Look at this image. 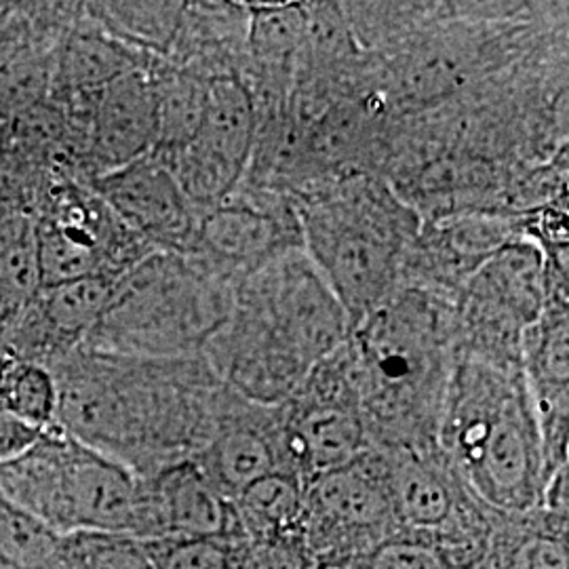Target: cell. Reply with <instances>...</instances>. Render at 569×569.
I'll return each instance as SVG.
<instances>
[{
	"label": "cell",
	"instance_id": "8992f818",
	"mask_svg": "<svg viewBox=\"0 0 569 569\" xmlns=\"http://www.w3.org/2000/svg\"><path fill=\"white\" fill-rule=\"evenodd\" d=\"M305 253L350 329L403 283L420 216L380 176H352L296 199Z\"/></svg>",
	"mask_w": 569,
	"mask_h": 569
},
{
	"label": "cell",
	"instance_id": "6da1fadb",
	"mask_svg": "<svg viewBox=\"0 0 569 569\" xmlns=\"http://www.w3.org/2000/svg\"><path fill=\"white\" fill-rule=\"evenodd\" d=\"M361 53V100L420 119L510 68L569 44L568 2H342Z\"/></svg>",
	"mask_w": 569,
	"mask_h": 569
},
{
	"label": "cell",
	"instance_id": "603a6c76",
	"mask_svg": "<svg viewBox=\"0 0 569 569\" xmlns=\"http://www.w3.org/2000/svg\"><path fill=\"white\" fill-rule=\"evenodd\" d=\"M247 61L243 82L256 110L289 102L306 37V2H247Z\"/></svg>",
	"mask_w": 569,
	"mask_h": 569
},
{
	"label": "cell",
	"instance_id": "7c38bea8",
	"mask_svg": "<svg viewBox=\"0 0 569 569\" xmlns=\"http://www.w3.org/2000/svg\"><path fill=\"white\" fill-rule=\"evenodd\" d=\"M302 531L312 561L367 557L399 538L385 451L367 448L345 467L308 481Z\"/></svg>",
	"mask_w": 569,
	"mask_h": 569
},
{
	"label": "cell",
	"instance_id": "836d02e7",
	"mask_svg": "<svg viewBox=\"0 0 569 569\" xmlns=\"http://www.w3.org/2000/svg\"><path fill=\"white\" fill-rule=\"evenodd\" d=\"M18 4L20 2H0V34L9 26V21L13 20V16L18 11Z\"/></svg>",
	"mask_w": 569,
	"mask_h": 569
},
{
	"label": "cell",
	"instance_id": "ba28073f",
	"mask_svg": "<svg viewBox=\"0 0 569 569\" xmlns=\"http://www.w3.org/2000/svg\"><path fill=\"white\" fill-rule=\"evenodd\" d=\"M0 493L56 536L133 533L138 475L51 425L0 465Z\"/></svg>",
	"mask_w": 569,
	"mask_h": 569
},
{
	"label": "cell",
	"instance_id": "d6a6232c",
	"mask_svg": "<svg viewBox=\"0 0 569 569\" xmlns=\"http://www.w3.org/2000/svg\"><path fill=\"white\" fill-rule=\"evenodd\" d=\"M41 432L39 428L28 427L16 418L0 413V465L30 448Z\"/></svg>",
	"mask_w": 569,
	"mask_h": 569
},
{
	"label": "cell",
	"instance_id": "3957f363",
	"mask_svg": "<svg viewBox=\"0 0 569 569\" xmlns=\"http://www.w3.org/2000/svg\"><path fill=\"white\" fill-rule=\"evenodd\" d=\"M348 336L345 308L300 249L234 289L232 310L203 357L237 395L281 406Z\"/></svg>",
	"mask_w": 569,
	"mask_h": 569
},
{
	"label": "cell",
	"instance_id": "7402d4cb",
	"mask_svg": "<svg viewBox=\"0 0 569 569\" xmlns=\"http://www.w3.org/2000/svg\"><path fill=\"white\" fill-rule=\"evenodd\" d=\"M150 66L131 70L103 89L87 131V182L133 163L154 150L159 138V112Z\"/></svg>",
	"mask_w": 569,
	"mask_h": 569
},
{
	"label": "cell",
	"instance_id": "4316f807",
	"mask_svg": "<svg viewBox=\"0 0 569 569\" xmlns=\"http://www.w3.org/2000/svg\"><path fill=\"white\" fill-rule=\"evenodd\" d=\"M0 413L39 430L56 425L58 387L51 369L2 350Z\"/></svg>",
	"mask_w": 569,
	"mask_h": 569
},
{
	"label": "cell",
	"instance_id": "f1b7e54d",
	"mask_svg": "<svg viewBox=\"0 0 569 569\" xmlns=\"http://www.w3.org/2000/svg\"><path fill=\"white\" fill-rule=\"evenodd\" d=\"M60 536L0 493V569H56Z\"/></svg>",
	"mask_w": 569,
	"mask_h": 569
},
{
	"label": "cell",
	"instance_id": "f546056e",
	"mask_svg": "<svg viewBox=\"0 0 569 569\" xmlns=\"http://www.w3.org/2000/svg\"><path fill=\"white\" fill-rule=\"evenodd\" d=\"M56 569H154L142 540L124 533L61 536Z\"/></svg>",
	"mask_w": 569,
	"mask_h": 569
},
{
	"label": "cell",
	"instance_id": "5b68a950",
	"mask_svg": "<svg viewBox=\"0 0 569 569\" xmlns=\"http://www.w3.org/2000/svg\"><path fill=\"white\" fill-rule=\"evenodd\" d=\"M437 448L468 493L500 515L538 509L552 479L519 367L456 357Z\"/></svg>",
	"mask_w": 569,
	"mask_h": 569
},
{
	"label": "cell",
	"instance_id": "d4e9b609",
	"mask_svg": "<svg viewBox=\"0 0 569 569\" xmlns=\"http://www.w3.org/2000/svg\"><path fill=\"white\" fill-rule=\"evenodd\" d=\"M232 507L249 547L305 533V483L289 472L253 481L232 500Z\"/></svg>",
	"mask_w": 569,
	"mask_h": 569
},
{
	"label": "cell",
	"instance_id": "ac0fdd59",
	"mask_svg": "<svg viewBox=\"0 0 569 569\" xmlns=\"http://www.w3.org/2000/svg\"><path fill=\"white\" fill-rule=\"evenodd\" d=\"M568 279H547V302L521 348V373L545 443L550 477L568 467Z\"/></svg>",
	"mask_w": 569,
	"mask_h": 569
},
{
	"label": "cell",
	"instance_id": "9a60e30c",
	"mask_svg": "<svg viewBox=\"0 0 569 569\" xmlns=\"http://www.w3.org/2000/svg\"><path fill=\"white\" fill-rule=\"evenodd\" d=\"M523 237V216L453 213L422 220L409 247L403 283L456 300L477 270Z\"/></svg>",
	"mask_w": 569,
	"mask_h": 569
},
{
	"label": "cell",
	"instance_id": "1f68e13d",
	"mask_svg": "<svg viewBox=\"0 0 569 569\" xmlns=\"http://www.w3.org/2000/svg\"><path fill=\"white\" fill-rule=\"evenodd\" d=\"M251 569H312L305 533L249 547Z\"/></svg>",
	"mask_w": 569,
	"mask_h": 569
},
{
	"label": "cell",
	"instance_id": "2e32d148",
	"mask_svg": "<svg viewBox=\"0 0 569 569\" xmlns=\"http://www.w3.org/2000/svg\"><path fill=\"white\" fill-rule=\"evenodd\" d=\"M91 188L152 251L190 253L203 213L157 154L106 173Z\"/></svg>",
	"mask_w": 569,
	"mask_h": 569
},
{
	"label": "cell",
	"instance_id": "44dd1931",
	"mask_svg": "<svg viewBox=\"0 0 569 569\" xmlns=\"http://www.w3.org/2000/svg\"><path fill=\"white\" fill-rule=\"evenodd\" d=\"M382 451L401 536L430 540L481 507L453 475L437 446Z\"/></svg>",
	"mask_w": 569,
	"mask_h": 569
},
{
	"label": "cell",
	"instance_id": "cb8c5ba5",
	"mask_svg": "<svg viewBox=\"0 0 569 569\" xmlns=\"http://www.w3.org/2000/svg\"><path fill=\"white\" fill-rule=\"evenodd\" d=\"M483 569H569L568 510L496 512Z\"/></svg>",
	"mask_w": 569,
	"mask_h": 569
},
{
	"label": "cell",
	"instance_id": "83f0119b",
	"mask_svg": "<svg viewBox=\"0 0 569 569\" xmlns=\"http://www.w3.org/2000/svg\"><path fill=\"white\" fill-rule=\"evenodd\" d=\"M143 549L154 569H251L243 536H199L146 540Z\"/></svg>",
	"mask_w": 569,
	"mask_h": 569
},
{
	"label": "cell",
	"instance_id": "9c48e42d",
	"mask_svg": "<svg viewBox=\"0 0 569 569\" xmlns=\"http://www.w3.org/2000/svg\"><path fill=\"white\" fill-rule=\"evenodd\" d=\"M32 243L41 287L84 277L121 279L154 253L117 218L91 183H44L32 209Z\"/></svg>",
	"mask_w": 569,
	"mask_h": 569
},
{
	"label": "cell",
	"instance_id": "8fae6325",
	"mask_svg": "<svg viewBox=\"0 0 569 569\" xmlns=\"http://www.w3.org/2000/svg\"><path fill=\"white\" fill-rule=\"evenodd\" d=\"M279 407L289 470L305 486L369 448L348 340L312 367Z\"/></svg>",
	"mask_w": 569,
	"mask_h": 569
},
{
	"label": "cell",
	"instance_id": "52a82bcc",
	"mask_svg": "<svg viewBox=\"0 0 569 569\" xmlns=\"http://www.w3.org/2000/svg\"><path fill=\"white\" fill-rule=\"evenodd\" d=\"M234 284L194 258L154 251L122 274L82 348L140 357H201L224 326Z\"/></svg>",
	"mask_w": 569,
	"mask_h": 569
},
{
	"label": "cell",
	"instance_id": "e0dca14e",
	"mask_svg": "<svg viewBox=\"0 0 569 569\" xmlns=\"http://www.w3.org/2000/svg\"><path fill=\"white\" fill-rule=\"evenodd\" d=\"M192 460L228 500L262 477L291 475L281 407L253 403L226 387L213 430Z\"/></svg>",
	"mask_w": 569,
	"mask_h": 569
},
{
	"label": "cell",
	"instance_id": "7a4b0ae2",
	"mask_svg": "<svg viewBox=\"0 0 569 569\" xmlns=\"http://www.w3.org/2000/svg\"><path fill=\"white\" fill-rule=\"evenodd\" d=\"M56 425L146 477L204 448L226 385L201 357L140 359L77 348L49 366Z\"/></svg>",
	"mask_w": 569,
	"mask_h": 569
},
{
	"label": "cell",
	"instance_id": "277c9868",
	"mask_svg": "<svg viewBox=\"0 0 569 569\" xmlns=\"http://www.w3.org/2000/svg\"><path fill=\"white\" fill-rule=\"evenodd\" d=\"M369 448H432L456 363V300L401 284L350 329Z\"/></svg>",
	"mask_w": 569,
	"mask_h": 569
},
{
	"label": "cell",
	"instance_id": "5bb4252c",
	"mask_svg": "<svg viewBox=\"0 0 569 569\" xmlns=\"http://www.w3.org/2000/svg\"><path fill=\"white\" fill-rule=\"evenodd\" d=\"M253 138L256 106L247 84L241 79H216L209 84L203 119L192 140L176 152L157 157L204 213L243 182Z\"/></svg>",
	"mask_w": 569,
	"mask_h": 569
},
{
	"label": "cell",
	"instance_id": "484cf974",
	"mask_svg": "<svg viewBox=\"0 0 569 569\" xmlns=\"http://www.w3.org/2000/svg\"><path fill=\"white\" fill-rule=\"evenodd\" d=\"M91 20L150 60H164L176 42L186 2H82Z\"/></svg>",
	"mask_w": 569,
	"mask_h": 569
},
{
	"label": "cell",
	"instance_id": "4fadbf2b",
	"mask_svg": "<svg viewBox=\"0 0 569 569\" xmlns=\"http://www.w3.org/2000/svg\"><path fill=\"white\" fill-rule=\"evenodd\" d=\"M300 249L305 239L296 201L239 183L222 203L201 216L188 258L239 287L264 266Z\"/></svg>",
	"mask_w": 569,
	"mask_h": 569
},
{
	"label": "cell",
	"instance_id": "ffe728a7",
	"mask_svg": "<svg viewBox=\"0 0 569 569\" xmlns=\"http://www.w3.org/2000/svg\"><path fill=\"white\" fill-rule=\"evenodd\" d=\"M119 279L84 277L41 287L2 346L21 359L53 366L81 348L98 326ZM0 350V352H2Z\"/></svg>",
	"mask_w": 569,
	"mask_h": 569
},
{
	"label": "cell",
	"instance_id": "d6986e66",
	"mask_svg": "<svg viewBox=\"0 0 569 569\" xmlns=\"http://www.w3.org/2000/svg\"><path fill=\"white\" fill-rule=\"evenodd\" d=\"M241 536L232 500L222 496L194 460L138 477L136 540Z\"/></svg>",
	"mask_w": 569,
	"mask_h": 569
},
{
	"label": "cell",
	"instance_id": "30bf717a",
	"mask_svg": "<svg viewBox=\"0 0 569 569\" xmlns=\"http://www.w3.org/2000/svg\"><path fill=\"white\" fill-rule=\"evenodd\" d=\"M547 302L545 256L526 237L496 251L456 298V357L519 367Z\"/></svg>",
	"mask_w": 569,
	"mask_h": 569
},
{
	"label": "cell",
	"instance_id": "4dcf8cb0",
	"mask_svg": "<svg viewBox=\"0 0 569 569\" xmlns=\"http://www.w3.org/2000/svg\"><path fill=\"white\" fill-rule=\"evenodd\" d=\"M371 569H446L441 557L425 542L399 536L369 555Z\"/></svg>",
	"mask_w": 569,
	"mask_h": 569
}]
</instances>
